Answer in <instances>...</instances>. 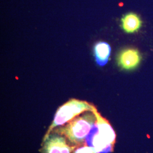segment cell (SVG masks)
<instances>
[{"label": "cell", "instance_id": "1", "mask_svg": "<svg viewBox=\"0 0 153 153\" xmlns=\"http://www.w3.org/2000/svg\"><path fill=\"white\" fill-rule=\"evenodd\" d=\"M88 111L69 121L65 125L59 126L52 132H55L65 138L69 145L78 147L85 143L86 138L97 122L96 112Z\"/></svg>", "mask_w": 153, "mask_h": 153}, {"label": "cell", "instance_id": "2", "mask_svg": "<svg viewBox=\"0 0 153 153\" xmlns=\"http://www.w3.org/2000/svg\"><path fill=\"white\" fill-rule=\"evenodd\" d=\"M97 122L91 131L86 141L93 147L96 153L111 152L116 141V134L108 121L97 111Z\"/></svg>", "mask_w": 153, "mask_h": 153}, {"label": "cell", "instance_id": "3", "mask_svg": "<svg viewBox=\"0 0 153 153\" xmlns=\"http://www.w3.org/2000/svg\"><path fill=\"white\" fill-rule=\"evenodd\" d=\"M96 109L94 105L86 101L71 99L57 110L54 119L44 136H48L55 128L65 125L82 113Z\"/></svg>", "mask_w": 153, "mask_h": 153}, {"label": "cell", "instance_id": "4", "mask_svg": "<svg viewBox=\"0 0 153 153\" xmlns=\"http://www.w3.org/2000/svg\"><path fill=\"white\" fill-rule=\"evenodd\" d=\"M75 148L69 144L63 136L51 132L44 136L40 152L42 153H73Z\"/></svg>", "mask_w": 153, "mask_h": 153}, {"label": "cell", "instance_id": "5", "mask_svg": "<svg viewBox=\"0 0 153 153\" xmlns=\"http://www.w3.org/2000/svg\"><path fill=\"white\" fill-rule=\"evenodd\" d=\"M141 60L140 52L137 49L131 48L121 50L117 57L118 65L126 71L135 69L140 65Z\"/></svg>", "mask_w": 153, "mask_h": 153}, {"label": "cell", "instance_id": "6", "mask_svg": "<svg viewBox=\"0 0 153 153\" xmlns=\"http://www.w3.org/2000/svg\"><path fill=\"white\" fill-rule=\"evenodd\" d=\"M121 22V28L127 33H136L142 26V20L140 16L133 12L124 15Z\"/></svg>", "mask_w": 153, "mask_h": 153}, {"label": "cell", "instance_id": "7", "mask_svg": "<svg viewBox=\"0 0 153 153\" xmlns=\"http://www.w3.org/2000/svg\"><path fill=\"white\" fill-rule=\"evenodd\" d=\"M111 52L109 44L104 42H99L94 47V55L97 64L100 66H104L108 61Z\"/></svg>", "mask_w": 153, "mask_h": 153}, {"label": "cell", "instance_id": "8", "mask_svg": "<svg viewBox=\"0 0 153 153\" xmlns=\"http://www.w3.org/2000/svg\"><path fill=\"white\" fill-rule=\"evenodd\" d=\"M73 153H96L94 149L86 144L75 148Z\"/></svg>", "mask_w": 153, "mask_h": 153}]
</instances>
